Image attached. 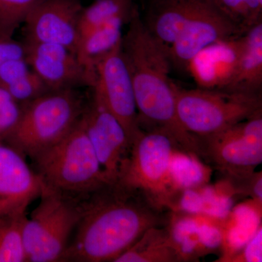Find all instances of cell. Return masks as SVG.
Masks as SVG:
<instances>
[{"label":"cell","instance_id":"cell-11","mask_svg":"<svg viewBox=\"0 0 262 262\" xmlns=\"http://www.w3.org/2000/svg\"><path fill=\"white\" fill-rule=\"evenodd\" d=\"M244 34L210 0H204L177 40L168 47L172 66L187 71L189 63L202 50Z\"/></svg>","mask_w":262,"mask_h":262},{"label":"cell","instance_id":"cell-21","mask_svg":"<svg viewBox=\"0 0 262 262\" xmlns=\"http://www.w3.org/2000/svg\"><path fill=\"white\" fill-rule=\"evenodd\" d=\"M211 168L202 163L195 155L179 148L174 150L170 163V184L173 194V203L177 196L183 191L206 185L211 178Z\"/></svg>","mask_w":262,"mask_h":262},{"label":"cell","instance_id":"cell-31","mask_svg":"<svg viewBox=\"0 0 262 262\" xmlns=\"http://www.w3.org/2000/svg\"><path fill=\"white\" fill-rule=\"evenodd\" d=\"M260 3H262V0H259Z\"/></svg>","mask_w":262,"mask_h":262},{"label":"cell","instance_id":"cell-23","mask_svg":"<svg viewBox=\"0 0 262 262\" xmlns=\"http://www.w3.org/2000/svg\"><path fill=\"white\" fill-rule=\"evenodd\" d=\"M27 214L0 218V262H27L23 228Z\"/></svg>","mask_w":262,"mask_h":262},{"label":"cell","instance_id":"cell-15","mask_svg":"<svg viewBox=\"0 0 262 262\" xmlns=\"http://www.w3.org/2000/svg\"><path fill=\"white\" fill-rule=\"evenodd\" d=\"M242 36V35H241ZM241 36L213 43L202 50L188 66L199 88L223 90L233 75Z\"/></svg>","mask_w":262,"mask_h":262},{"label":"cell","instance_id":"cell-18","mask_svg":"<svg viewBox=\"0 0 262 262\" xmlns=\"http://www.w3.org/2000/svg\"><path fill=\"white\" fill-rule=\"evenodd\" d=\"M129 20L122 18L113 19L81 36L79 39L76 55L89 72L92 83L95 65L120 45L122 27Z\"/></svg>","mask_w":262,"mask_h":262},{"label":"cell","instance_id":"cell-14","mask_svg":"<svg viewBox=\"0 0 262 262\" xmlns=\"http://www.w3.org/2000/svg\"><path fill=\"white\" fill-rule=\"evenodd\" d=\"M26 59L51 91L91 88V76L75 52L54 43L24 41Z\"/></svg>","mask_w":262,"mask_h":262},{"label":"cell","instance_id":"cell-19","mask_svg":"<svg viewBox=\"0 0 262 262\" xmlns=\"http://www.w3.org/2000/svg\"><path fill=\"white\" fill-rule=\"evenodd\" d=\"M114 262H180L166 225L148 229Z\"/></svg>","mask_w":262,"mask_h":262},{"label":"cell","instance_id":"cell-27","mask_svg":"<svg viewBox=\"0 0 262 262\" xmlns=\"http://www.w3.org/2000/svg\"><path fill=\"white\" fill-rule=\"evenodd\" d=\"M21 110V104L17 102L6 90L0 87V141H5L14 130Z\"/></svg>","mask_w":262,"mask_h":262},{"label":"cell","instance_id":"cell-8","mask_svg":"<svg viewBox=\"0 0 262 262\" xmlns=\"http://www.w3.org/2000/svg\"><path fill=\"white\" fill-rule=\"evenodd\" d=\"M198 139V157L228 179L239 180L255 172L262 162V113Z\"/></svg>","mask_w":262,"mask_h":262},{"label":"cell","instance_id":"cell-22","mask_svg":"<svg viewBox=\"0 0 262 262\" xmlns=\"http://www.w3.org/2000/svg\"><path fill=\"white\" fill-rule=\"evenodd\" d=\"M135 8L133 0H96L82 10L79 20V39L113 19L130 20Z\"/></svg>","mask_w":262,"mask_h":262},{"label":"cell","instance_id":"cell-16","mask_svg":"<svg viewBox=\"0 0 262 262\" xmlns=\"http://www.w3.org/2000/svg\"><path fill=\"white\" fill-rule=\"evenodd\" d=\"M204 0H150L142 19L149 32L170 47Z\"/></svg>","mask_w":262,"mask_h":262},{"label":"cell","instance_id":"cell-20","mask_svg":"<svg viewBox=\"0 0 262 262\" xmlns=\"http://www.w3.org/2000/svg\"><path fill=\"white\" fill-rule=\"evenodd\" d=\"M203 214L170 211L166 227L180 261H196L203 256L201 244Z\"/></svg>","mask_w":262,"mask_h":262},{"label":"cell","instance_id":"cell-3","mask_svg":"<svg viewBox=\"0 0 262 262\" xmlns=\"http://www.w3.org/2000/svg\"><path fill=\"white\" fill-rule=\"evenodd\" d=\"M32 160L46 187L77 199L112 182L101 168L81 119L63 139Z\"/></svg>","mask_w":262,"mask_h":262},{"label":"cell","instance_id":"cell-26","mask_svg":"<svg viewBox=\"0 0 262 262\" xmlns=\"http://www.w3.org/2000/svg\"><path fill=\"white\" fill-rule=\"evenodd\" d=\"M5 89L20 104L28 103L52 91L32 70L27 75Z\"/></svg>","mask_w":262,"mask_h":262},{"label":"cell","instance_id":"cell-29","mask_svg":"<svg viewBox=\"0 0 262 262\" xmlns=\"http://www.w3.org/2000/svg\"><path fill=\"white\" fill-rule=\"evenodd\" d=\"M262 228L261 227L253 234L244 247L229 258L227 262H261Z\"/></svg>","mask_w":262,"mask_h":262},{"label":"cell","instance_id":"cell-10","mask_svg":"<svg viewBox=\"0 0 262 262\" xmlns=\"http://www.w3.org/2000/svg\"><path fill=\"white\" fill-rule=\"evenodd\" d=\"M81 122L105 175L110 182H117L130 150L126 131L117 117L94 97L86 104Z\"/></svg>","mask_w":262,"mask_h":262},{"label":"cell","instance_id":"cell-13","mask_svg":"<svg viewBox=\"0 0 262 262\" xmlns=\"http://www.w3.org/2000/svg\"><path fill=\"white\" fill-rule=\"evenodd\" d=\"M46 186L25 156L0 141V218L26 214Z\"/></svg>","mask_w":262,"mask_h":262},{"label":"cell","instance_id":"cell-9","mask_svg":"<svg viewBox=\"0 0 262 262\" xmlns=\"http://www.w3.org/2000/svg\"><path fill=\"white\" fill-rule=\"evenodd\" d=\"M93 97L117 117L131 144L141 132L135 94L121 50V43L95 65Z\"/></svg>","mask_w":262,"mask_h":262},{"label":"cell","instance_id":"cell-17","mask_svg":"<svg viewBox=\"0 0 262 262\" xmlns=\"http://www.w3.org/2000/svg\"><path fill=\"white\" fill-rule=\"evenodd\" d=\"M241 39L235 70L223 91L261 94L262 21L248 29Z\"/></svg>","mask_w":262,"mask_h":262},{"label":"cell","instance_id":"cell-25","mask_svg":"<svg viewBox=\"0 0 262 262\" xmlns=\"http://www.w3.org/2000/svg\"><path fill=\"white\" fill-rule=\"evenodd\" d=\"M40 0H0V34L13 37Z\"/></svg>","mask_w":262,"mask_h":262},{"label":"cell","instance_id":"cell-30","mask_svg":"<svg viewBox=\"0 0 262 262\" xmlns=\"http://www.w3.org/2000/svg\"><path fill=\"white\" fill-rule=\"evenodd\" d=\"M21 58H26L24 42L0 34V66L9 60Z\"/></svg>","mask_w":262,"mask_h":262},{"label":"cell","instance_id":"cell-7","mask_svg":"<svg viewBox=\"0 0 262 262\" xmlns=\"http://www.w3.org/2000/svg\"><path fill=\"white\" fill-rule=\"evenodd\" d=\"M23 228L27 261H62L82 215L80 199L45 188Z\"/></svg>","mask_w":262,"mask_h":262},{"label":"cell","instance_id":"cell-5","mask_svg":"<svg viewBox=\"0 0 262 262\" xmlns=\"http://www.w3.org/2000/svg\"><path fill=\"white\" fill-rule=\"evenodd\" d=\"M176 110L181 125L191 135H213L262 113L261 94L174 84Z\"/></svg>","mask_w":262,"mask_h":262},{"label":"cell","instance_id":"cell-1","mask_svg":"<svg viewBox=\"0 0 262 262\" xmlns=\"http://www.w3.org/2000/svg\"><path fill=\"white\" fill-rule=\"evenodd\" d=\"M80 201L82 215L62 261L114 262L148 229L168 222L167 211L117 182Z\"/></svg>","mask_w":262,"mask_h":262},{"label":"cell","instance_id":"cell-28","mask_svg":"<svg viewBox=\"0 0 262 262\" xmlns=\"http://www.w3.org/2000/svg\"><path fill=\"white\" fill-rule=\"evenodd\" d=\"M31 71L26 58H15L5 62L0 66V87L6 89Z\"/></svg>","mask_w":262,"mask_h":262},{"label":"cell","instance_id":"cell-2","mask_svg":"<svg viewBox=\"0 0 262 262\" xmlns=\"http://www.w3.org/2000/svg\"><path fill=\"white\" fill-rule=\"evenodd\" d=\"M127 25L121 50L132 81L139 127L165 133L183 151L198 156L196 138L183 128L177 117L168 46L149 32L136 8Z\"/></svg>","mask_w":262,"mask_h":262},{"label":"cell","instance_id":"cell-12","mask_svg":"<svg viewBox=\"0 0 262 262\" xmlns=\"http://www.w3.org/2000/svg\"><path fill=\"white\" fill-rule=\"evenodd\" d=\"M83 8L80 0H40L24 22V41L61 45L76 53Z\"/></svg>","mask_w":262,"mask_h":262},{"label":"cell","instance_id":"cell-4","mask_svg":"<svg viewBox=\"0 0 262 262\" xmlns=\"http://www.w3.org/2000/svg\"><path fill=\"white\" fill-rule=\"evenodd\" d=\"M87 103L76 89L52 91L21 104V115L4 142L33 160L80 121Z\"/></svg>","mask_w":262,"mask_h":262},{"label":"cell","instance_id":"cell-24","mask_svg":"<svg viewBox=\"0 0 262 262\" xmlns=\"http://www.w3.org/2000/svg\"><path fill=\"white\" fill-rule=\"evenodd\" d=\"M210 1L244 33L262 21V3L259 0Z\"/></svg>","mask_w":262,"mask_h":262},{"label":"cell","instance_id":"cell-6","mask_svg":"<svg viewBox=\"0 0 262 262\" xmlns=\"http://www.w3.org/2000/svg\"><path fill=\"white\" fill-rule=\"evenodd\" d=\"M177 148L180 149L165 133L141 130L133 141L117 182L140 193L158 209L170 211L173 201L170 163Z\"/></svg>","mask_w":262,"mask_h":262}]
</instances>
